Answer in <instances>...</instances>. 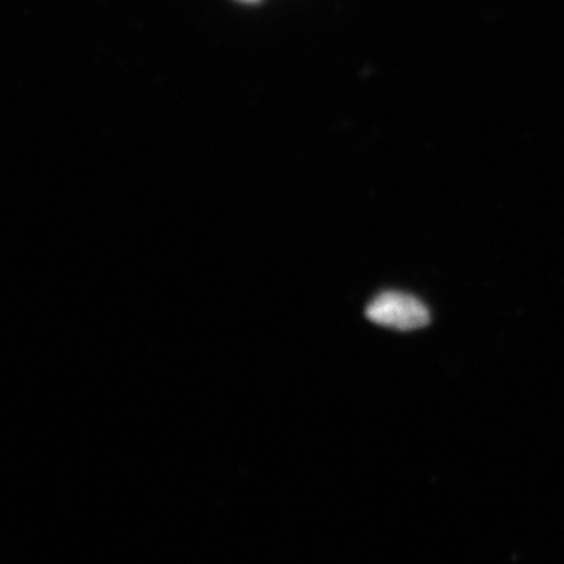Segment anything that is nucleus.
<instances>
[{
    "mask_svg": "<svg viewBox=\"0 0 564 564\" xmlns=\"http://www.w3.org/2000/svg\"><path fill=\"white\" fill-rule=\"evenodd\" d=\"M367 317L377 325L399 332H413L429 325V307L403 292H383L367 307Z\"/></svg>",
    "mask_w": 564,
    "mask_h": 564,
    "instance_id": "f257e3e1",
    "label": "nucleus"
}]
</instances>
